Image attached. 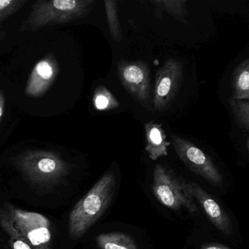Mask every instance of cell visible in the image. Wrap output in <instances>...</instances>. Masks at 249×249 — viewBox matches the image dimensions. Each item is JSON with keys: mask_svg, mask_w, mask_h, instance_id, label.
<instances>
[{"mask_svg": "<svg viewBox=\"0 0 249 249\" xmlns=\"http://www.w3.org/2000/svg\"><path fill=\"white\" fill-rule=\"evenodd\" d=\"M116 188V176L107 171L75 205L69 216L71 238H81L98 221L110 205Z\"/></svg>", "mask_w": 249, "mask_h": 249, "instance_id": "6da1fadb", "label": "cell"}, {"mask_svg": "<svg viewBox=\"0 0 249 249\" xmlns=\"http://www.w3.org/2000/svg\"><path fill=\"white\" fill-rule=\"evenodd\" d=\"M94 0H40L33 5L31 14L24 21L21 31H33L53 24L75 21L89 12Z\"/></svg>", "mask_w": 249, "mask_h": 249, "instance_id": "7a4b0ae2", "label": "cell"}, {"mask_svg": "<svg viewBox=\"0 0 249 249\" xmlns=\"http://www.w3.org/2000/svg\"><path fill=\"white\" fill-rule=\"evenodd\" d=\"M16 165L31 183L52 186L69 174L70 167L58 154L52 151L32 150L20 154Z\"/></svg>", "mask_w": 249, "mask_h": 249, "instance_id": "3957f363", "label": "cell"}, {"mask_svg": "<svg viewBox=\"0 0 249 249\" xmlns=\"http://www.w3.org/2000/svg\"><path fill=\"white\" fill-rule=\"evenodd\" d=\"M152 188L154 196L167 208L176 211L186 210L196 215L199 213L190 183L179 177L167 166H156Z\"/></svg>", "mask_w": 249, "mask_h": 249, "instance_id": "277c9868", "label": "cell"}, {"mask_svg": "<svg viewBox=\"0 0 249 249\" xmlns=\"http://www.w3.org/2000/svg\"><path fill=\"white\" fill-rule=\"evenodd\" d=\"M5 210L14 227L34 249H51L52 233L49 219L42 214L29 212L5 203Z\"/></svg>", "mask_w": 249, "mask_h": 249, "instance_id": "5b68a950", "label": "cell"}, {"mask_svg": "<svg viewBox=\"0 0 249 249\" xmlns=\"http://www.w3.org/2000/svg\"><path fill=\"white\" fill-rule=\"evenodd\" d=\"M173 147L179 158L195 174L215 186H222L223 177L212 160L195 144L176 135H172Z\"/></svg>", "mask_w": 249, "mask_h": 249, "instance_id": "8992f818", "label": "cell"}, {"mask_svg": "<svg viewBox=\"0 0 249 249\" xmlns=\"http://www.w3.org/2000/svg\"><path fill=\"white\" fill-rule=\"evenodd\" d=\"M183 78V64L177 59L167 60L157 75L154 91V106L157 111L170 107L180 90Z\"/></svg>", "mask_w": 249, "mask_h": 249, "instance_id": "52a82bcc", "label": "cell"}, {"mask_svg": "<svg viewBox=\"0 0 249 249\" xmlns=\"http://www.w3.org/2000/svg\"><path fill=\"white\" fill-rule=\"evenodd\" d=\"M118 75L124 88L136 100L146 103L149 99L151 72L143 62L122 60L118 64Z\"/></svg>", "mask_w": 249, "mask_h": 249, "instance_id": "ba28073f", "label": "cell"}, {"mask_svg": "<svg viewBox=\"0 0 249 249\" xmlns=\"http://www.w3.org/2000/svg\"><path fill=\"white\" fill-rule=\"evenodd\" d=\"M190 186L194 198L199 202L214 227L227 235L232 234L231 221L224 208L211 195L196 183L191 182Z\"/></svg>", "mask_w": 249, "mask_h": 249, "instance_id": "9c48e42d", "label": "cell"}, {"mask_svg": "<svg viewBox=\"0 0 249 249\" xmlns=\"http://www.w3.org/2000/svg\"><path fill=\"white\" fill-rule=\"evenodd\" d=\"M59 72L57 62L52 55L39 61L32 71L26 87V94L39 97L46 92Z\"/></svg>", "mask_w": 249, "mask_h": 249, "instance_id": "30bf717a", "label": "cell"}, {"mask_svg": "<svg viewBox=\"0 0 249 249\" xmlns=\"http://www.w3.org/2000/svg\"><path fill=\"white\" fill-rule=\"evenodd\" d=\"M145 150L151 160H158L167 155V148L170 142L166 141L165 133L161 125L151 122L145 125Z\"/></svg>", "mask_w": 249, "mask_h": 249, "instance_id": "8fae6325", "label": "cell"}, {"mask_svg": "<svg viewBox=\"0 0 249 249\" xmlns=\"http://www.w3.org/2000/svg\"><path fill=\"white\" fill-rule=\"evenodd\" d=\"M232 96L239 100H249V60L246 59L234 69L231 81Z\"/></svg>", "mask_w": 249, "mask_h": 249, "instance_id": "7c38bea8", "label": "cell"}, {"mask_svg": "<svg viewBox=\"0 0 249 249\" xmlns=\"http://www.w3.org/2000/svg\"><path fill=\"white\" fill-rule=\"evenodd\" d=\"M100 249H139L133 237L122 232L103 233L96 237Z\"/></svg>", "mask_w": 249, "mask_h": 249, "instance_id": "4fadbf2b", "label": "cell"}, {"mask_svg": "<svg viewBox=\"0 0 249 249\" xmlns=\"http://www.w3.org/2000/svg\"><path fill=\"white\" fill-rule=\"evenodd\" d=\"M0 226L9 235V244L11 249H34L14 227L12 218L5 209H0Z\"/></svg>", "mask_w": 249, "mask_h": 249, "instance_id": "5bb4252c", "label": "cell"}, {"mask_svg": "<svg viewBox=\"0 0 249 249\" xmlns=\"http://www.w3.org/2000/svg\"><path fill=\"white\" fill-rule=\"evenodd\" d=\"M105 5L112 38L116 42L122 41L123 40V34L118 17L117 2L113 0H106Z\"/></svg>", "mask_w": 249, "mask_h": 249, "instance_id": "9a60e30c", "label": "cell"}, {"mask_svg": "<svg viewBox=\"0 0 249 249\" xmlns=\"http://www.w3.org/2000/svg\"><path fill=\"white\" fill-rule=\"evenodd\" d=\"M93 103L97 110L103 111H107L119 107V103L117 99L103 86L97 87L94 91Z\"/></svg>", "mask_w": 249, "mask_h": 249, "instance_id": "2e32d148", "label": "cell"}, {"mask_svg": "<svg viewBox=\"0 0 249 249\" xmlns=\"http://www.w3.org/2000/svg\"><path fill=\"white\" fill-rule=\"evenodd\" d=\"M230 107L236 123L242 129H249V100H239L230 98L229 100Z\"/></svg>", "mask_w": 249, "mask_h": 249, "instance_id": "e0dca14e", "label": "cell"}, {"mask_svg": "<svg viewBox=\"0 0 249 249\" xmlns=\"http://www.w3.org/2000/svg\"><path fill=\"white\" fill-rule=\"evenodd\" d=\"M154 3L159 5V6L161 7L163 9L167 11L169 14L174 16L177 19L180 20L183 23H186V1H157Z\"/></svg>", "mask_w": 249, "mask_h": 249, "instance_id": "ac0fdd59", "label": "cell"}, {"mask_svg": "<svg viewBox=\"0 0 249 249\" xmlns=\"http://www.w3.org/2000/svg\"><path fill=\"white\" fill-rule=\"evenodd\" d=\"M27 0H0V22L19 11Z\"/></svg>", "mask_w": 249, "mask_h": 249, "instance_id": "d6986e66", "label": "cell"}, {"mask_svg": "<svg viewBox=\"0 0 249 249\" xmlns=\"http://www.w3.org/2000/svg\"><path fill=\"white\" fill-rule=\"evenodd\" d=\"M200 249H231L230 247L224 246V245L219 244V243H205L201 246Z\"/></svg>", "mask_w": 249, "mask_h": 249, "instance_id": "ffe728a7", "label": "cell"}, {"mask_svg": "<svg viewBox=\"0 0 249 249\" xmlns=\"http://www.w3.org/2000/svg\"><path fill=\"white\" fill-rule=\"evenodd\" d=\"M5 98L3 92L0 91V122L3 116L4 110H5Z\"/></svg>", "mask_w": 249, "mask_h": 249, "instance_id": "44dd1931", "label": "cell"}, {"mask_svg": "<svg viewBox=\"0 0 249 249\" xmlns=\"http://www.w3.org/2000/svg\"><path fill=\"white\" fill-rule=\"evenodd\" d=\"M5 36V33H0V40H2Z\"/></svg>", "mask_w": 249, "mask_h": 249, "instance_id": "7402d4cb", "label": "cell"}]
</instances>
